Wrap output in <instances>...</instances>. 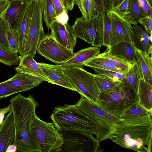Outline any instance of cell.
I'll list each match as a JSON object with an SVG mask.
<instances>
[{"label": "cell", "instance_id": "obj_25", "mask_svg": "<svg viewBox=\"0 0 152 152\" xmlns=\"http://www.w3.org/2000/svg\"><path fill=\"white\" fill-rule=\"evenodd\" d=\"M142 78L136 62L130 66L122 80L130 89L137 94L140 81Z\"/></svg>", "mask_w": 152, "mask_h": 152}, {"label": "cell", "instance_id": "obj_38", "mask_svg": "<svg viewBox=\"0 0 152 152\" xmlns=\"http://www.w3.org/2000/svg\"><path fill=\"white\" fill-rule=\"evenodd\" d=\"M103 19V46H107L111 28V21L109 15L106 14L102 17Z\"/></svg>", "mask_w": 152, "mask_h": 152}, {"label": "cell", "instance_id": "obj_26", "mask_svg": "<svg viewBox=\"0 0 152 152\" xmlns=\"http://www.w3.org/2000/svg\"><path fill=\"white\" fill-rule=\"evenodd\" d=\"M97 57L121 73L127 72L130 65L123 59L108 53L106 51L99 53Z\"/></svg>", "mask_w": 152, "mask_h": 152}, {"label": "cell", "instance_id": "obj_33", "mask_svg": "<svg viewBox=\"0 0 152 152\" xmlns=\"http://www.w3.org/2000/svg\"><path fill=\"white\" fill-rule=\"evenodd\" d=\"M91 68H96L120 72L118 70L108 65L100 58L96 56L88 60L84 64L83 66Z\"/></svg>", "mask_w": 152, "mask_h": 152}, {"label": "cell", "instance_id": "obj_4", "mask_svg": "<svg viewBox=\"0 0 152 152\" xmlns=\"http://www.w3.org/2000/svg\"><path fill=\"white\" fill-rule=\"evenodd\" d=\"M137 101V94L122 81L113 90L101 93L98 106L120 118L129 107Z\"/></svg>", "mask_w": 152, "mask_h": 152}, {"label": "cell", "instance_id": "obj_44", "mask_svg": "<svg viewBox=\"0 0 152 152\" xmlns=\"http://www.w3.org/2000/svg\"><path fill=\"white\" fill-rule=\"evenodd\" d=\"M68 12V10H64L61 13L56 16V21L63 25L68 23L69 20Z\"/></svg>", "mask_w": 152, "mask_h": 152}, {"label": "cell", "instance_id": "obj_16", "mask_svg": "<svg viewBox=\"0 0 152 152\" xmlns=\"http://www.w3.org/2000/svg\"><path fill=\"white\" fill-rule=\"evenodd\" d=\"M51 34L63 46L73 52L76 43L77 37L72 26L68 23L62 24L56 21L51 26Z\"/></svg>", "mask_w": 152, "mask_h": 152}, {"label": "cell", "instance_id": "obj_37", "mask_svg": "<svg viewBox=\"0 0 152 152\" xmlns=\"http://www.w3.org/2000/svg\"><path fill=\"white\" fill-rule=\"evenodd\" d=\"M8 29L2 19L0 20V46L11 52L13 53L7 38L6 32Z\"/></svg>", "mask_w": 152, "mask_h": 152}, {"label": "cell", "instance_id": "obj_5", "mask_svg": "<svg viewBox=\"0 0 152 152\" xmlns=\"http://www.w3.org/2000/svg\"><path fill=\"white\" fill-rule=\"evenodd\" d=\"M63 143L53 152H100L102 151L100 142L93 135L78 130H58Z\"/></svg>", "mask_w": 152, "mask_h": 152}, {"label": "cell", "instance_id": "obj_41", "mask_svg": "<svg viewBox=\"0 0 152 152\" xmlns=\"http://www.w3.org/2000/svg\"><path fill=\"white\" fill-rule=\"evenodd\" d=\"M129 0H124L119 6L112 11L125 19L127 14Z\"/></svg>", "mask_w": 152, "mask_h": 152}, {"label": "cell", "instance_id": "obj_32", "mask_svg": "<svg viewBox=\"0 0 152 152\" xmlns=\"http://www.w3.org/2000/svg\"><path fill=\"white\" fill-rule=\"evenodd\" d=\"M20 56L18 53L11 52L0 46V62L9 66L18 64Z\"/></svg>", "mask_w": 152, "mask_h": 152}, {"label": "cell", "instance_id": "obj_15", "mask_svg": "<svg viewBox=\"0 0 152 152\" xmlns=\"http://www.w3.org/2000/svg\"><path fill=\"white\" fill-rule=\"evenodd\" d=\"M37 64L48 78L49 83L77 91L70 79L64 73L63 67L60 64L53 65L44 63Z\"/></svg>", "mask_w": 152, "mask_h": 152}, {"label": "cell", "instance_id": "obj_3", "mask_svg": "<svg viewBox=\"0 0 152 152\" xmlns=\"http://www.w3.org/2000/svg\"><path fill=\"white\" fill-rule=\"evenodd\" d=\"M58 130L80 131L96 134L99 120L89 115L75 105L65 104L55 108L50 116Z\"/></svg>", "mask_w": 152, "mask_h": 152}, {"label": "cell", "instance_id": "obj_35", "mask_svg": "<svg viewBox=\"0 0 152 152\" xmlns=\"http://www.w3.org/2000/svg\"><path fill=\"white\" fill-rule=\"evenodd\" d=\"M92 69L96 74L104 75L114 81L118 82H120L122 80L127 71L124 73H120L100 69Z\"/></svg>", "mask_w": 152, "mask_h": 152}, {"label": "cell", "instance_id": "obj_11", "mask_svg": "<svg viewBox=\"0 0 152 152\" xmlns=\"http://www.w3.org/2000/svg\"><path fill=\"white\" fill-rule=\"evenodd\" d=\"M106 14L109 15L111 21L110 31L107 48L124 42H130L134 45L131 28L132 24L113 11H108Z\"/></svg>", "mask_w": 152, "mask_h": 152}, {"label": "cell", "instance_id": "obj_47", "mask_svg": "<svg viewBox=\"0 0 152 152\" xmlns=\"http://www.w3.org/2000/svg\"><path fill=\"white\" fill-rule=\"evenodd\" d=\"M11 109V107L10 104L7 107L0 109V125L4 120L5 114L10 112Z\"/></svg>", "mask_w": 152, "mask_h": 152}, {"label": "cell", "instance_id": "obj_51", "mask_svg": "<svg viewBox=\"0 0 152 152\" xmlns=\"http://www.w3.org/2000/svg\"><path fill=\"white\" fill-rule=\"evenodd\" d=\"M151 3H152V0H149Z\"/></svg>", "mask_w": 152, "mask_h": 152}, {"label": "cell", "instance_id": "obj_40", "mask_svg": "<svg viewBox=\"0 0 152 152\" xmlns=\"http://www.w3.org/2000/svg\"><path fill=\"white\" fill-rule=\"evenodd\" d=\"M138 4L142 10L143 16L152 17V4L149 0H137Z\"/></svg>", "mask_w": 152, "mask_h": 152}, {"label": "cell", "instance_id": "obj_10", "mask_svg": "<svg viewBox=\"0 0 152 152\" xmlns=\"http://www.w3.org/2000/svg\"><path fill=\"white\" fill-rule=\"evenodd\" d=\"M37 51L52 62L61 64L75 54L57 42L50 34H45L38 43Z\"/></svg>", "mask_w": 152, "mask_h": 152}, {"label": "cell", "instance_id": "obj_27", "mask_svg": "<svg viewBox=\"0 0 152 152\" xmlns=\"http://www.w3.org/2000/svg\"><path fill=\"white\" fill-rule=\"evenodd\" d=\"M20 61L18 66L28 70L40 76L46 81L49 82L48 78L38 65L37 62L35 61L31 54H28L22 56H20Z\"/></svg>", "mask_w": 152, "mask_h": 152}, {"label": "cell", "instance_id": "obj_43", "mask_svg": "<svg viewBox=\"0 0 152 152\" xmlns=\"http://www.w3.org/2000/svg\"><path fill=\"white\" fill-rule=\"evenodd\" d=\"M93 0L96 7L97 13L99 14L103 17L106 12L104 0Z\"/></svg>", "mask_w": 152, "mask_h": 152}, {"label": "cell", "instance_id": "obj_17", "mask_svg": "<svg viewBox=\"0 0 152 152\" xmlns=\"http://www.w3.org/2000/svg\"><path fill=\"white\" fill-rule=\"evenodd\" d=\"M9 6L2 19L8 29H15L29 1L27 0H9Z\"/></svg>", "mask_w": 152, "mask_h": 152}, {"label": "cell", "instance_id": "obj_12", "mask_svg": "<svg viewBox=\"0 0 152 152\" xmlns=\"http://www.w3.org/2000/svg\"><path fill=\"white\" fill-rule=\"evenodd\" d=\"M15 69L16 73L11 78L5 81L11 86L26 91L39 85L46 80L36 74L24 68L17 66Z\"/></svg>", "mask_w": 152, "mask_h": 152}, {"label": "cell", "instance_id": "obj_34", "mask_svg": "<svg viewBox=\"0 0 152 152\" xmlns=\"http://www.w3.org/2000/svg\"><path fill=\"white\" fill-rule=\"evenodd\" d=\"M6 35L10 46L13 53H19V38L16 29H8Z\"/></svg>", "mask_w": 152, "mask_h": 152}, {"label": "cell", "instance_id": "obj_49", "mask_svg": "<svg viewBox=\"0 0 152 152\" xmlns=\"http://www.w3.org/2000/svg\"><path fill=\"white\" fill-rule=\"evenodd\" d=\"M17 151V147L15 144L9 145L7 148L5 152H15Z\"/></svg>", "mask_w": 152, "mask_h": 152}, {"label": "cell", "instance_id": "obj_22", "mask_svg": "<svg viewBox=\"0 0 152 152\" xmlns=\"http://www.w3.org/2000/svg\"><path fill=\"white\" fill-rule=\"evenodd\" d=\"M135 53L142 78L152 85V59L147 52H143L136 48Z\"/></svg>", "mask_w": 152, "mask_h": 152}, {"label": "cell", "instance_id": "obj_1", "mask_svg": "<svg viewBox=\"0 0 152 152\" xmlns=\"http://www.w3.org/2000/svg\"><path fill=\"white\" fill-rule=\"evenodd\" d=\"M152 125H130L100 121L96 139H110L120 146L139 152H151Z\"/></svg>", "mask_w": 152, "mask_h": 152}, {"label": "cell", "instance_id": "obj_8", "mask_svg": "<svg viewBox=\"0 0 152 152\" xmlns=\"http://www.w3.org/2000/svg\"><path fill=\"white\" fill-rule=\"evenodd\" d=\"M31 129L41 152H53L63 144L62 135L53 123L43 121L36 113L33 118Z\"/></svg>", "mask_w": 152, "mask_h": 152}, {"label": "cell", "instance_id": "obj_23", "mask_svg": "<svg viewBox=\"0 0 152 152\" xmlns=\"http://www.w3.org/2000/svg\"><path fill=\"white\" fill-rule=\"evenodd\" d=\"M131 30L134 43L136 48L143 52H147L152 46L149 35L140 26H132Z\"/></svg>", "mask_w": 152, "mask_h": 152}, {"label": "cell", "instance_id": "obj_36", "mask_svg": "<svg viewBox=\"0 0 152 152\" xmlns=\"http://www.w3.org/2000/svg\"><path fill=\"white\" fill-rule=\"evenodd\" d=\"M22 92L23 91L22 89L11 86L5 81L0 83V99Z\"/></svg>", "mask_w": 152, "mask_h": 152}, {"label": "cell", "instance_id": "obj_48", "mask_svg": "<svg viewBox=\"0 0 152 152\" xmlns=\"http://www.w3.org/2000/svg\"><path fill=\"white\" fill-rule=\"evenodd\" d=\"M64 5L67 10L72 11L75 4V0H63Z\"/></svg>", "mask_w": 152, "mask_h": 152}, {"label": "cell", "instance_id": "obj_46", "mask_svg": "<svg viewBox=\"0 0 152 152\" xmlns=\"http://www.w3.org/2000/svg\"><path fill=\"white\" fill-rule=\"evenodd\" d=\"M125 0H109V11H113Z\"/></svg>", "mask_w": 152, "mask_h": 152}, {"label": "cell", "instance_id": "obj_30", "mask_svg": "<svg viewBox=\"0 0 152 152\" xmlns=\"http://www.w3.org/2000/svg\"><path fill=\"white\" fill-rule=\"evenodd\" d=\"M56 15L52 0H44L42 13L43 20L48 29L56 21Z\"/></svg>", "mask_w": 152, "mask_h": 152}, {"label": "cell", "instance_id": "obj_39", "mask_svg": "<svg viewBox=\"0 0 152 152\" xmlns=\"http://www.w3.org/2000/svg\"><path fill=\"white\" fill-rule=\"evenodd\" d=\"M144 28L145 32L150 35L152 34V17L147 16H142L138 20Z\"/></svg>", "mask_w": 152, "mask_h": 152}, {"label": "cell", "instance_id": "obj_24", "mask_svg": "<svg viewBox=\"0 0 152 152\" xmlns=\"http://www.w3.org/2000/svg\"><path fill=\"white\" fill-rule=\"evenodd\" d=\"M137 95L139 102L147 110L152 112V85L141 78Z\"/></svg>", "mask_w": 152, "mask_h": 152}, {"label": "cell", "instance_id": "obj_7", "mask_svg": "<svg viewBox=\"0 0 152 152\" xmlns=\"http://www.w3.org/2000/svg\"><path fill=\"white\" fill-rule=\"evenodd\" d=\"M72 26L77 37L93 46L103 45V19L99 14L88 19L77 18Z\"/></svg>", "mask_w": 152, "mask_h": 152}, {"label": "cell", "instance_id": "obj_19", "mask_svg": "<svg viewBox=\"0 0 152 152\" xmlns=\"http://www.w3.org/2000/svg\"><path fill=\"white\" fill-rule=\"evenodd\" d=\"M135 48L134 45L131 43L124 42L107 48L105 51L123 59L131 66L137 61Z\"/></svg>", "mask_w": 152, "mask_h": 152}, {"label": "cell", "instance_id": "obj_20", "mask_svg": "<svg viewBox=\"0 0 152 152\" xmlns=\"http://www.w3.org/2000/svg\"><path fill=\"white\" fill-rule=\"evenodd\" d=\"M33 1H29L23 14L17 26L16 29L19 41V54L21 56L24 49L30 22Z\"/></svg>", "mask_w": 152, "mask_h": 152}, {"label": "cell", "instance_id": "obj_21", "mask_svg": "<svg viewBox=\"0 0 152 152\" xmlns=\"http://www.w3.org/2000/svg\"><path fill=\"white\" fill-rule=\"evenodd\" d=\"M100 52V47H91L82 49L75 53L69 59L60 64L63 67H83L86 62L97 56Z\"/></svg>", "mask_w": 152, "mask_h": 152}, {"label": "cell", "instance_id": "obj_2", "mask_svg": "<svg viewBox=\"0 0 152 152\" xmlns=\"http://www.w3.org/2000/svg\"><path fill=\"white\" fill-rule=\"evenodd\" d=\"M10 102L15 129L14 144L16 146V152H41L31 129L38 103L32 95L25 97L20 93L12 97Z\"/></svg>", "mask_w": 152, "mask_h": 152}, {"label": "cell", "instance_id": "obj_28", "mask_svg": "<svg viewBox=\"0 0 152 152\" xmlns=\"http://www.w3.org/2000/svg\"><path fill=\"white\" fill-rule=\"evenodd\" d=\"M143 12L137 0H129L127 14L125 19L128 23L134 26L137 25L138 20L142 16Z\"/></svg>", "mask_w": 152, "mask_h": 152}, {"label": "cell", "instance_id": "obj_9", "mask_svg": "<svg viewBox=\"0 0 152 152\" xmlns=\"http://www.w3.org/2000/svg\"><path fill=\"white\" fill-rule=\"evenodd\" d=\"M44 3V0L33 1L29 28L24 49L20 56L30 53L34 58L39 41L45 34L42 21Z\"/></svg>", "mask_w": 152, "mask_h": 152}, {"label": "cell", "instance_id": "obj_42", "mask_svg": "<svg viewBox=\"0 0 152 152\" xmlns=\"http://www.w3.org/2000/svg\"><path fill=\"white\" fill-rule=\"evenodd\" d=\"M56 16L61 13L64 10H67L66 8L63 0H52Z\"/></svg>", "mask_w": 152, "mask_h": 152}, {"label": "cell", "instance_id": "obj_45", "mask_svg": "<svg viewBox=\"0 0 152 152\" xmlns=\"http://www.w3.org/2000/svg\"><path fill=\"white\" fill-rule=\"evenodd\" d=\"M9 0H0V20L2 19L4 13L9 6Z\"/></svg>", "mask_w": 152, "mask_h": 152}, {"label": "cell", "instance_id": "obj_14", "mask_svg": "<svg viewBox=\"0 0 152 152\" xmlns=\"http://www.w3.org/2000/svg\"><path fill=\"white\" fill-rule=\"evenodd\" d=\"M75 105L82 111L100 121L112 124L120 122L119 117L105 111L83 95H81L80 99Z\"/></svg>", "mask_w": 152, "mask_h": 152}, {"label": "cell", "instance_id": "obj_31", "mask_svg": "<svg viewBox=\"0 0 152 152\" xmlns=\"http://www.w3.org/2000/svg\"><path fill=\"white\" fill-rule=\"evenodd\" d=\"M94 78L101 93L109 92L113 90L120 83L114 81L102 75L94 74Z\"/></svg>", "mask_w": 152, "mask_h": 152}, {"label": "cell", "instance_id": "obj_18", "mask_svg": "<svg viewBox=\"0 0 152 152\" xmlns=\"http://www.w3.org/2000/svg\"><path fill=\"white\" fill-rule=\"evenodd\" d=\"M0 125V152H5L8 147L14 144L15 129L13 115L11 110L4 117Z\"/></svg>", "mask_w": 152, "mask_h": 152}, {"label": "cell", "instance_id": "obj_50", "mask_svg": "<svg viewBox=\"0 0 152 152\" xmlns=\"http://www.w3.org/2000/svg\"><path fill=\"white\" fill-rule=\"evenodd\" d=\"M28 1H37L38 0H27Z\"/></svg>", "mask_w": 152, "mask_h": 152}, {"label": "cell", "instance_id": "obj_29", "mask_svg": "<svg viewBox=\"0 0 152 152\" xmlns=\"http://www.w3.org/2000/svg\"><path fill=\"white\" fill-rule=\"evenodd\" d=\"M76 4L84 19L90 18L97 14L96 7L93 0H75Z\"/></svg>", "mask_w": 152, "mask_h": 152}, {"label": "cell", "instance_id": "obj_6", "mask_svg": "<svg viewBox=\"0 0 152 152\" xmlns=\"http://www.w3.org/2000/svg\"><path fill=\"white\" fill-rule=\"evenodd\" d=\"M63 68L64 73L70 79L77 91L98 105L101 92L95 80L94 74L87 72L83 67Z\"/></svg>", "mask_w": 152, "mask_h": 152}, {"label": "cell", "instance_id": "obj_13", "mask_svg": "<svg viewBox=\"0 0 152 152\" xmlns=\"http://www.w3.org/2000/svg\"><path fill=\"white\" fill-rule=\"evenodd\" d=\"M152 112L147 110L138 101L129 107L120 118V122L127 125H152Z\"/></svg>", "mask_w": 152, "mask_h": 152}]
</instances>
